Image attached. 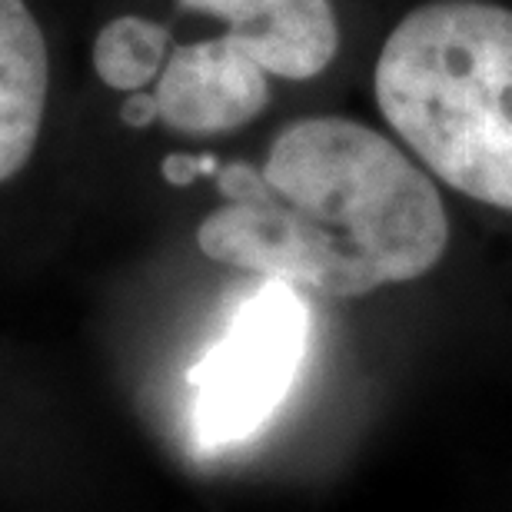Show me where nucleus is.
I'll use <instances>...</instances> for the list:
<instances>
[{
	"label": "nucleus",
	"instance_id": "obj_1",
	"mask_svg": "<svg viewBox=\"0 0 512 512\" xmlns=\"http://www.w3.org/2000/svg\"><path fill=\"white\" fill-rule=\"evenodd\" d=\"M227 207L200 223L203 256L323 296L426 276L449 247L433 183L383 133L346 117L283 127L260 170L217 173Z\"/></svg>",
	"mask_w": 512,
	"mask_h": 512
},
{
	"label": "nucleus",
	"instance_id": "obj_2",
	"mask_svg": "<svg viewBox=\"0 0 512 512\" xmlns=\"http://www.w3.org/2000/svg\"><path fill=\"white\" fill-rule=\"evenodd\" d=\"M376 104L439 180L512 210V10L486 0L409 10L376 60Z\"/></svg>",
	"mask_w": 512,
	"mask_h": 512
},
{
	"label": "nucleus",
	"instance_id": "obj_3",
	"mask_svg": "<svg viewBox=\"0 0 512 512\" xmlns=\"http://www.w3.org/2000/svg\"><path fill=\"white\" fill-rule=\"evenodd\" d=\"M310 343V306L283 280H263L190 370V426L200 446L253 439L286 403Z\"/></svg>",
	"mask_w": 512,
	"mask_h": 512
},
{
	"label": "nucleus",
	"instance_id": "obj_4",
	"mask_svg": "<svg viewBox=\"0 0 512 512\" xmlns=\"http://www.w3.org/2000/svg\"><path fill=\"white\" fill-rule=\"evenodd\" d=\"M160 120L187 137L247 127L270 104V80L230 37L173 47L157 77Z\"/></svg>",
	"mask_w": 512,
	"mask_h": 512
},
{
	"label": "nucleus",
	"instance_id": "obj_5",
	"mask_svg": "<svg viewBox=\"0 0 512 512\" xmlns=\"http://www.w3.org/2000/svg\"><path fill=\"white\" fill-rule=\"evenodd\" d=\"M180 10L207 14L227 27L266 77L310 80L333 64L340 24L330 0H177Z\"/></svg>",
	"mask_w": 512,
	"mask_h": 512
},
{
	"label": "nucleus",
	"instance_id": "obj_6",
	"mask_svg": "<svg viewBox=\"0 0 512 512\" xmlns=\"http://www.w3.org/2000/svg\"><path fill=\"white\" fill-rule=\"evenodd\" d=\"M50 54L27 0H0V183L34 157L47 114Z\"/></svg>",
	"mask_w": 512,
	"mask_h": 512
},
{
	"label": "nucleus",
	"instance_id": "obj_7",
	"mask_svg": "<svg viewBox=\"0 0 512 512\" xmlns=\"http://www.w3.org/2000/svg\"><path fill=\"white\" fill-rule=\"evenodd\" d=\"M170 54L173 40L167 27L150 17L124 14L100 27L94 40V70L110 90L140 94L157 84Z\"/></svg>",
	"mask_w": 512,
	"mask_h": 512
},
{
	"label": "nucleus",
	"instance_id": "obj_8",
	"mask_svg": "<svg viewBox=\"0 0 512 512\" xmlns=\"http://www.w3.org/2000/svg\"><path fill=\"white\" fill-rule=\"evenodd\" d=\"M220 163L210 160V157H187V153H173V157L163 160V177H167L170 183H177V187H183V183H193L200 177V173H217Z\"/></svg>",
	"mask_w": 512,
	"mask_h": 512
},
{
	"label": "nucleus",
	"instance_id": "obj_9",
	"mask_svg": "<svg viewBox=\"0 0 512 512\" xmlns=\"http://www.w3.org/2000/svg\"><path fill=\"white\" fill-rule=\"evenodd\" d=\"M120 120H124V124L133 127V130L150 127L153 120H160L157 97L147 94V90H140V94H130V97H127V104L120 107Z\"/></svg>",
	"mask_w": 512,
	"mask_h": 512
}]
</instances>
